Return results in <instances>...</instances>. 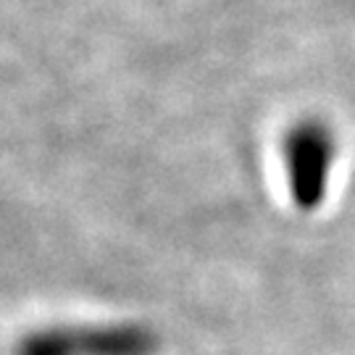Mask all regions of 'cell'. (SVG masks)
Masks as SVG:
<instances>
[{
	"instance_id": "cell-1",
	"label": "cell",
	"mask_w": 355,
	"mask_h": 355,
	"mask_svg": "<svg viewBox=\"0 0 355 355\" xmlns=\"http://www.w3.org/2000/svg\"><path fill=\"white\" fill-rule=\"evenodd\" d=\"M282 161L292 205L303 214L321 208L337 161V140L329 124L321 119L292 124L282 142Z\"/></svg>"
},
{
	"instance_id": "cell-2",
	"label": "cell",
	"mask_w": 355,
	"mask_h": 355,
	"mask_svg": "<svg viewBox=\"0 0 355 355\" xmlns=\"http://www.w3.org/2000/svg\"><path fill=\"white\" fill-rule=\"evenodd\" d=\"M158 347V334L142 324H108L32 331L13 355H155Z\"/></svg>"
}]
</instances>
